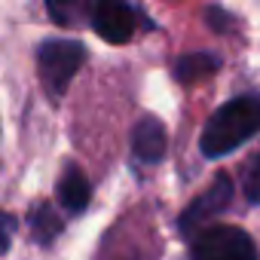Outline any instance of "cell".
<instances>
[{
  "instance_id": "cell-12",
  "label": "cell",
  "mask_w": 260,
  "mask_h": 260,
  "mask_svg": "<svg viewBox=\"0 0 260 260\" xmlns=\"http://www.w3.org/2000/svg\"><path fill=\"white\" fill-rule=\"evenodd\" d=\"M13 230H16V220H13L10 214H4V211H0V251H7Z\"/></svg>"
},
{
  "instance_id": "cell-2",
  "label": "cell",
  "mask_w": 260,
  "mask_h": 260,
  "mask_svg": "<svg viewBox=\"0 0 260 260\" xmlns=\"http://www.w3.org/2000/svg\"><path fill=\"white\" fill-rule=\"evenodd\" d=\"M86 58L83 43L77 40H46L37 49V68H40V83L52 101L64 98L71 80L77 77L80 64Z\"/></svg>"
},
{
  "instance_id": "cell-4",
  "label": "cell",
  "mask_w": 260,
  "mask_h": 260,
  "mask_svg": "<svg viewBox=\"0 0 260 260\" xmlns=\"http://www.w3.org/2000/svg\"><path fill=\"white\" fill-rule=\"evenodd\" d=\"M92 28L107 43H128L135 34V10L128 0H92Z\"/></svg>"
},
{
  "instance_id": "cell-10",
  "label": "cell",
  "mask_w": 260,
  "mask_h": 260,
  "mask_svg": "<svg viewBox=\"0 0 260 260\" xmlns=\"http://www.w3.org/2000/svg\"><path fill=\"white\" fill-rule=\"evenodd\" d=\"M31 226H34V236H37L40 245H49L61 233V220H58V214L49 205H37L31 211Z\"/></svg>"
},
{
  "instance_id": "cell-8",
  "label": "cell",
  "mask_w": 260,
  "mask_h": 260,
  "mask_svg": "<svg viewBox=\"0 0 260 260\" xmlns=\"http://www.w3.org/2000/svg\"><path fill=\"white\" fill-rule=\"evenodd\" d=\"M217 68H220V61L214 55H208V52H190V55H184V58L175 61V77H178V83H196L202 77H211V71H217Z\"/></svg>"
},
{
  "instance_id": "cell-6",
  "label": "cell",
  "mask_w": 260,
  "mask_h": 260,
  "mask_svg": "<svg viewBox=\"0 0 260 260\" xmlns=\"http://www.w3.org/2000/svg\"><path fill=\"white\" fill-rule=\"evenodd\" d=\"M132 153L144 166H156L166 156V128H162L159 119L144 116L141 122H135V128H132Z\"/></svg>"
},
{
  "instance_id": "cell-9",
  "label": "cell",
  "mask_w": 260,
  "mask_h": 260,
  "mask_svg": "<svg viewBox=\"0 0 260 260\" xmlns=\"http://www.w3.org/2000/svg\"><path fill=\"white\" fill-rule=\"evenodd\" d=\"M46 10L49 19L64 28H80L86 16H92V4H86V0H46Z\"/></svg>"
},
{
  "instance_id": "cell-7",
  "label": "cell",
  "mask_w": 260,
  "mask_h": 260,
  "mask_svg": "<svg viewBox=\"0 0 260 260\" xmlns=\"http://www.w3.org/2000/svg\"><path fill=\"white\" fill-rule=\"evenodd\" d=\"M58 199L71 214H77L89 205V181L83 178V172L77 166H68L64 175L58 178Z\"/></svg>"
},
{
  "instance_id": "cell-1",
  "label": "cell",
  "mask_w": 260,
  "mask_h": 260,
  "mask_svg": "<svg viewBox=\"0 0 260 260\" xmlns=\"http://www.w3.org/2000/svg\"><path fill=\"white\" fill-rule=\"evenodd\" d=\"M257 132H260V95H239L208 116L199 138L202 156L220 159L239 150Z\"/></svg>"
},
{
  "instance_id": "cell-11",
  "label": "cell",
  "mask_w": 260,
  "mask_h": 260,
  "mask_svg": "<svg viewBox=\"0 0 260 260\" xmlns=\"http://www.w3.org/2000/svg\"><path fill=\"white\" fill-rule=\"evenodd\" d=\"M245 196H248V202L260 205V156L251 162V169L245 175Z\"/></svg>"
},
{
  "instance_id": "cell-13",
  "label": "cell",
  "mask_w": 260,
  "mask_h": 260,
  "mask_svg": "<svg viewBox=\"0 0 260 260\" xmlns=\"http://www.w3.org/2000/svg\"><path fill=\"white\" fill-rule=\"evenodd\" d=\"M208 22H214V25H211V28H214V31H223V28H226V22H230V19H226V16H223V13H220V10H208Z\"/></svg>"
},
{
  "instance_id": "cell-5",
  "label": "cell",
  "mask_w": 260,
  "mask_h": 260,
  "mask_svg": "<svg viewBox=\"0 0 260 260\" xmlns=\"http://www.w3.org/2000/svg\"><path fill=\"white\" fill-rule=\"evenodd\" d=\"M233 205V181L226 178V175H220L184 214H181V233H196L205 220H211V217H217V214H223L226 208Z\"/></svg>"
},
{
  "instance_id": "cell-3",
  "label": "cell",
  "mask_w": 260,
  "mask_h": 260,
  "mask_svg": "<svg viewBox=\"0 0 260 260\" xmlns=\"http://www.w3.org/2000/svg\"><path fill=\"white\" fill-rule=\"evenodd\" d=\"M193 260H257V245L239 226H208L193 239Z\"/></svg>"
}]
</instances>
